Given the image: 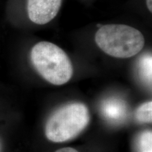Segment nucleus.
Segmentation results:
<instances>
[{"label":"nucleus","mask_w":152,"mask_h":152,"mask_svg":"<svg viewBox=\"0 0 152 152\" xmlns=\"http://www.w3.org/2000/svg\"><path fill=\"white\" fill-rule=\"evenodd\" d=\"M30 60L37 73L52 85L66 84L73 76L71 59L55 44L49 42L37 43L31 49Z\"/></svg>","instance_id":"nucleus-1"},{"label":"nucleus","mask_w":152,"mask_h":152,"mask_svg":"<svg viewBox=\"0 0 152 152\" xmlns=\"http://www.w3.org/2000/svg\"><path fill=\"white\" fill-rule=\"evenodd\" d=\"M97 46L109 56L127 58L141 52L145 43L144 35L136 28L123 24L102 26L95 35Z\"/></svg>","instance_id":"nucleus-2"},{"label":"nucleus","mask_w":152,"mask_h":152,"mask_svg":"<svg viewBox=\"0 0 152 152\" xmlns=\"http://www.w3.org/2000/svg\"><path fill=\"white\" fill-rule=\"evenodd\" d=\"M87 106L80 102L63 106L54 111L45 125V135L49 141L65 142L75 138L90 123Z\"/></svg>","instance_id":"nucleus-3"},{"label":"nucleus","mask_w":152,"mask_h":152,"mask_svg":"<svg viewBox=\"0 0 152 152\" xmlns=\"http://www.w3.org/2000/svg\"><path fill=\"white\" fill-rule=\"evenodd\" d=\"M62 0H28L30 20L37 25L48 23L59 11Z\"/></svg>","instance_id":"nucleus-4"},{"label":"nucleus","mask_w":152,"mask_h":152,"mask_svg":"<svg viewBox=\"0 0 152 152\" xmlns=\"http://www.w3.org/2000/svg\"><path fill=\"white\" fill-rule=\"evenodd\" d=\"M102 113L104 118L111 122H121L128 114V107L122 100L115 98L108 99L102 104Z\"/></svg>","instance_id":"nucleus-5"},{"label":"nucleus","mask_w":152,"mask_h":152,"mask_svg":"<svg viewBox=\"0 0 152 152\" xmlns=\"http://www.w3.org/2000/svg\"><path fill=\"white\" fill-rule=\"evenodd\" d=\"M135 118L142 123H151L152 121V102L151 101L141 104L135 111Z\"/></svg>","instance_id":"nucleus-6"},{"label":"nucleus","mask_w":152,"mask_h":152,"mask_svg":"<svg viewBox=\"0 0 152 152\" xmlns=\"http://www.w3.org/2000/svg\"><path fill=\"white\" fill-rule=\"evenodd\" d=\"M139 151L152 152V132L147 130L142 132L138 138Z\"/></svg>","instance_id":"nucleus-7"},{"label":"nucleus","mask_w":152,"mask_h":152,"mask_svg":"<svg viewBox=\"0 0 152 152\" xmlns=\"http://www.w3.org/2000/svg\"><path fill=\"white\" fill-rule=\"evenodd\" d=\"M140 71L142 77L148 83H151V56L147 55L142 57L140 62Z\"/></svg>","instance_id":"nucleus-8"},{"label":"nucleus","mask_w":152,"mask_h":152,"mask_svg":"<svg viewBox=\"0 0 152 152\" xmlns=\"http://www.w3.org/2000/svg\"><path fill=\"white\" fill-rule=\"evenodd\" d=\"M55 152H78L77 150L73 149V148L71 147H65V148H62V149H60L58 150H57Z\"/></svg>","instance_id":"nucleus-9"},{"label":"nucleus","mask_w":152,"mask_h":152,"mask_svg":"<svg viewBox=\"0 0 152 152\" xmlns=\"http://www.w3.org/2000/svg\"><path fill=\"white\" fill-rule=\"evenodd\" d=\"M147 8L149 9L150 12L152 11V0H147Z\"/></svg>","instance_id":"nucleus-10"}]
</instances>
